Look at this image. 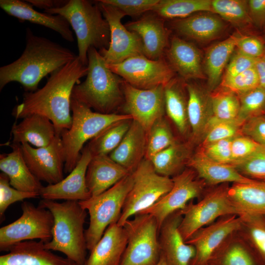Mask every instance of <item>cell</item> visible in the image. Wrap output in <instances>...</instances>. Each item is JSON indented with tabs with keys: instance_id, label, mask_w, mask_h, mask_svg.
Returning <instances> with one entry per match:
<instances>
[{
	"instance_id": "cell-39",
	"label": "cell",
	"mask_w": 265,
	"mask_h": 265,
	"mask_svg": "<svg viewBox=\"0 0 265 265\" xmlns=\"http://www.w3.org/2000/svg\"><path fill=\"white\" fill-rule=\"evenodd\" d=\"M132 120L128 119L117 122L92 139L87 147L92 156L110 154L123 139Z\"/></svg>"
},
{
	"instance_id": "cell-47",
	"label": "cell",
	"mask_w": 265,
	"mask_h": 265,
	"mask_svg": "<svg viewBox=\"0 0 265 265\" xmlns=\"http://www.w3.org/2000/svg\"><path fill=\"white\" fill-rule=\"evenodd\" d=\"M40 196L36 192H25L13 187L10 184L8 176L3 173L0 174V216L2 217L9 206L16 202L25 199L37 198Z\"/></svg>"
},
{
	"instance_id": "cell-44",
	"label": "cell",
	"mask_w": 265,
	"mask_h": 265,
	"mask_svg": "<svg viewBox=\"0 0 265 265\" xmlns=\"http://www.w3.org/2000/svg\"><path fill=\"white\" fill-rule=\"evenodd\" d=\"M242 124L238 119L231 121H219L212 117L203 138L202 146L232 138L240 134V130Z\"/></svg>"
},
{
	"instance_id": "cell-60",
	"label": "cell",
	"mask_w": 265,
	"mask_h": 265,
	"mask_svg": "<svg viewBox=\"0 0 265 265\" xmlns=\"http://www.w3.org/2000/svg\"><path fill=\"white\" fill-rule=\"evenodd\" d=\"M263 181H265V180H264Z\"/></svg>"
},
{
	"instance_id": "cell-2",
	"label": "cell",
	"mask_w": 265,
	"mask_h": 265,
	"mask_svg": "<svg viewBox=\"0 0 265 265\" xmlns=\"http://www.w3.org/2000/svg\"><path fill=\"white\" fill-rule=\"evenodd\" d=\"M26 47L21 56L0 68V90L9 83H20L26 92L38 89L41 80L78 55L61 45L26 29Z\"/></svg>"
},
{
	"instance_id": "cell-34",
	"label": "cell",
	"mask_w": 265,
	"mask_h": 265,
	"mask_svg": "<svg viewBox=\"0 0 265 265\" xmlns=\"http://www.w3.org/2000/svg\"><path fill=\"white\" fill-rule=\"evenodd\" d=\"M242 35L236 33L217 43L207 50L204 70L208 78V90H213L221 80L223 69Z\"/></svg>"
},
{
	"instance_id": "cell-16",
	"label": "cell",
	"mask_w": 265,
	"mask_h": 265,
	"mask_svg": "<svg viewBox=\"0 0 265 265\" xmlns=\"http://www.w3.org/2000/svg\"><path fill=\"white\" fill-rule=\"evenodd\" d=\"M20 148L28 168L40 181L53 185L64 178L65 155L60 135L46 147L33 148L24 143L20 144Z\"/></svg>"
},
{
	"instance_id": "cell-29",
	"label": "cell",
	"mask_w": 265,
	"mask_h": 265,
	"mask_svg": "<svg viewBox=\"0 0 265 265\" xmlns=\"http://www.w3.org/2000/svg\"><path fill=\"white\" fill-rule=\"evenodd\" d=\"M147 137L144 129L132 120L123 139L109 157L132 173L145 157Z\"/></svg>"
},
{
	"instance_id": "cell-26",
	"label": "cell",
	"mask_w": 265,
	"mask_h": 265,
	"mask_svg": "<svg viewBox=\"0 0 265 265\" xmlns=\"http://www.w3.org/2000/svg\"><path fill=\"white\" fill-rule=\"evenodd\" d=\"M13 144L27 143L37 148L50 145L57 135L52 122L48 118L32 114L20 123H14L11 129Z\"/></svg>"
},
{
	"instance_id": "cell-31",
	"label": "cell",
	"mask_w": 265,
	"mask_h": 265,
	"mask_svg": "<svg viewBox=\"0 0 265 265\" xmlns=\"http://www.w3.org/2000/svg\"><path fill=\"white\" fill-rule=\"evenodd\" d=\"M224 26L222 19L211 12L191 15L173 24L180 35L199 42L215 38L222 31Z\"/></svg>"
},
{
	"instance_id": "cell-1",
	"label": "cell",
	"mask_w": 265,
	"mask_h": 265,
	"mask_svg": "<svg viewBox=\"0 0 265 265\" xmlns=\"http://www.w3.org/2000/svg\"><path fill=\"white\" fill-rule=\"evenodd\" d=\"M87 66L77 56L53 72L42 88L25 93L22 102L13 109V116L16 119L32 114L45 116L52 122L57 135H60L71 126L72 91L80 80L87 75Z\"/></svg>"
},
{
	"instance_id": "cell-53",
	"label": "cell",
	"mask_w": 265,
	"mask_h": 265,
	"mask_svg": "<svg viewBox=\"0 0 265 265\" xmlns=\"http://www.w3.org/2000/svg\"><path fill=\"white\" fill-rule=\"evenodd\" d=\"M236 48L238 51L255 59L261 57L265 52L263 42L259 38L252 36H242Z\"/></svg>"
},
{
	"instance_id": "cell-46",
	"label": "cell",
	"mask_w": 265,
	"mask_h": 265,
	"mask_svg": "<svg viewBox=\"0 0 265 265\" xmlns=\"http://www.w3.org/2000/svg\"><path fill=\"white\" fill-rule=\"evenodd\" d=\"M221 85L238 95L260 86L259 78L254 67L229 78L222 79Z\"/></svg>"
},
{
	"instance_id": "cell-22",
	"label": "cell",
	"mask_w": 265,
	"mask_h": 265,
	"mask_svg": "<svg viewBox=\"0 0 265 265\" xmlns=\"http://www.w3.org/2000/svg\"><path fill=\"white\" fill-rule=\"evenodd\" d=\"M0 7L7 14L21 21L44 26L57 32L67 41H74L70 25L62 16L39 12L28 2L20 0H0Z\"/></svg>"
},
{
	"instance_id": "cell-58",
	"label": "cell",
	"mask_w": 265,
	"mask_h": 265,
	"mask_svg": "<svg viewBox=\"0 0 265 265\" xmlns=\"http://www.w3.org/2000/svg\"></svg>"
},
{
	"instance_id": "cell-50",
	"label": "cell",
	"mask_w": 265,
	"mask_h": 265,
	"mask_svg": "<svg viewBox=\"0 0 265 265\" xmlns=\"http://www.w3.org/2000/svg\"><path fill=\"white\" fill-rule=\"evenodd\" d=\"M240 133L265 147V116L260 115L246 120L241 126Z\"/></svg>"
},
{
	"instance_id": "cell-13",
	"label": "cell",
	"mask_w": 265,
	"mask_h": 265,
	"mask_svg": "<svg viewBox=\"0 0 265 265\" xmlns=\"http://www.w3.org/2000/svg\"><path fill=\"white\" fill-rule=\"evenodd\" d=\"M110 28V43L107 49L98 51L107 64L119 63L133 56L143 54L140 37L122 24L125 15L115 7L97 0Z\"/></svg>"
},
{
	"instance_id": "cell-32",
	"label": "cell",
	"mask_w": 265,
	"mask_h": 265,
	"mask_svg": "<svg viewBox=\"0 0 265 265\" xmlns=\"http://www.w3.org/2000/svg\"><path fill=\"white\" fill-rule=\"evenodd\" d=\"M228 194L241 214L250 213L265 215V181L253 179L248 183H234L229 187Z\"/></svg>"
},
{
	"instance_id": "cell-59",
	"label": "cell",
	"mask_w": 265,
	"mask_h": 265,
	"mask_svg": "<svg viewBox=\"0 0 265 265\" xmlns=\"http://www.w3.org/2000/svg\"><path fill=\"white\" fill-rule=\"evenodd\" d=\"M86 265V263H85L84 265Z\"/></svg>"
},
{
	"instance_id": "cell-14",
	"label": "cell",
	"mask_w": 265,
	"mask_h": 265,
	"mask_svg": "<svg viewBox=\"0 0 265 265\" xmlns=\"http://www.w3.org/2000/svg\"><path fill=\"white\" fill-rule=\"evenodd\" d=\"M191 168L186 169L172 179L171 190L153 205L140 213L154 216L159 229L165 219L172 213L182 210L191 200L200 196L206 183L196 178Z\"/></svg>"
},
{
	"instance_id": "cell-27",
	"label": "cell",
	"mask_w": 265,
	"mask_h": 265,
	"mask_svg": "<svg viewBox=\"0 0 265 265\" xmlns=\"http://www.w3.org/2000/svg\"><path fill=\"white\" fill-rule=\"evenodd\" d=\"M187 165L199 179L211 185L228 182L246 183L253 180L242 175L232 164L221 163L210 159L200 149L191 156Z\"/></svg>"
},
{
	"instance_id": "cell-7",
	"label": "cell",
	"mask_w": 265,
	"mask_h": 265,
	"mask_svg": "<svg viewBox=\"0 0 265 265\" xmlns=\"http://www.w3.org/2000/svg\"><path fill=\"white\" fill-rule=\"evenodd\" d=\"M132 184L133 177L131 173L101 194L79 201L81 207L89 214V224L85 231V236L87 250L90 252L109 225L118 222Z\"/></svg>"
},
{
	"instance_id": "cell-4",
	"label": "cell",
	"mask_w": 265,
	"mask_h": 265,
	"mask_svg": "<svg viewBox=\"0 0 265 265\" xmlns=\"http://www.w3.org/2000/svg\"><path fill=\"white\" fill-rule=\"evenodd\" d=\"M88 72L85 80L76 84L71 98L104 114L114 111L123 103L122 82L112 72L99 51L90 47L87 52Z\"/></svg>"
},
{
	"instance_id": "cell-41",
	"label": "cell",
	"mask_w": 265,
	"mask_h": 265,
	"mask_svg": "<svg viewBox=\"0 0 265 265\" xmlns=\"http://www.w3.org/2000/svg\"><path fill=\"white\" fill-rule=\"evenodd\" d=\"M213 116L219 121H231L238 119L240 102L238 95L224 88L211 94Z\"/></svg>"
},
{
	"instance_id": "cell-21",
	"label": "cell",
	"mask_w": 265,
	"mask_h": 265,
	"mask_svg": "<svg viewBox=\"0 0 265 265\" xmlns=\"http://www.w3.org/2000/svg\"><path fill=\"white\" fill-rule=\"evenodd\" d=\"M0 265H77L66 257L46 249L41 241L17 243L0 256Z\"/></svg>"
},
{
	"instance_id": "cell-8",
	"label": "cell",
	"mask_w": 265,
	"mask_h": 265,
	"mask_svg": "<svg viewBox=\"0 0 265 265\" xmlns=\"http://www.w3.org/2000/svg\"><path fill=\"white\" fill-rule=\"evenodd\" d=\"M132 186L125 200L117 224L123 226L132 216L149 208L172 188L170 177L155 170L151 161L144 158L132 172Z\"/></svg>"
},
{
	"instance_id": "cell-33",
	"label": "cell",
	"mask_w": 265,
	"mask_h": 265,
	"mask_svg": "<svg viewBox=\"0 0 265 265\" xmlns=\"http://www.w3.org/2000/svg\"><path fill=\"white\" fill-rule=\"evenodd\" d=\"M208 265H263L238 232L230 236L217 249Z\"/></svg>"
},
{
	"instance_id": "cell-43",
	"label": "cell",
	"mask_w": 265,
	"mask_h": 265,
	"mask_svg": "<svg viewBox=\"0 0 265 265\" xmlns=\"http://www.w3.org/2000/svg\"><path fill=\"white\" fill-rule=\"evenodd\" d=\"M238 96L240 108L238 119L242 123L265 111V89L260 86Z\"/></svg>"
},
{
	"instance_id": "cell-57",
	"label": "cell",
	"mask_w": 265,
	"mask_h": 265,
	"mask_svg": "<svg viewBox=\"0 0 265 265\" xmlns=\"http://www.w3.org/2000/svg\"><path fill=\"white\" fill-rule=\"evenodd\" d=\"M156 265H166L163 256L161 254L160 259Z\"/></svg>"
},
{
	"instance_id": "cell-20",
	"label": "cell",
	"mask_w": 265,
	"mask_h": 265,
	"mask_svg": "<svg viewBox=\"0 0 265 265\" xmlns=\"http://www.w3.org/2000/svg\"><path fill=\"white\" fill-rule=\"evenodd\" d=\"M125 26L141 38L143 55L152 60L164 57L169 44V31L163 19L151 11L136 21L127 23Z\"/></svg>"
},
{
	"instance_id": "cell-5",
	"label": "cell",
	"mask_w": 265,
	"mask_h": 265,
	"mask_svg": "<svg viewBox=\"0 0 265 265\" xmlns=\"http://www.w3.org/2000/svg\"><path fill=\"white\" fill-rule=\"evenodd\" d=\"M65 18L75 33L78 57L87 66V52L90 47L100 51L107 49L110 43V28L98 1L69 0L63 6L44 11Z\"/></svg>"
},
{
	"instance_id": "cell-24",
	"label": "cell",
	"mask_w": 265,
	"mask_h": 265,
	"mask_svg": "<svg viewBox=\"0 0 265 265\" xmlns=\"http://www.w3.org/2000/svg\"><path fill=\"white\" fill-rule=\"evenodd\" d=\"M130 173L108 155L92 156L86 174L91 197L105 192Z\"/></svg>"
},
{
	"instance_id": "cell-35",
	"label": "cell",
	"mask_w": 265,
	"mask_h": 265,
	"mask_svg": "<svg viewBox=\"0 0 265 265\" xmlns=\"http://www.w3.org/2000/svg\"><path fill=\"white\" fill-rule=\"evenodd\" d=\"M185 89L186 83L173 78L164 86L165 111L180 132L186 133L189 127L187 117V101Z\"/></svg>"
},
{
	"instance_id": "cell-9",
	"label": "cell",
	"mask_w": 265,
	"mask_h": 265,
	"mask_svg": "<svg viewBox=\"0 0 265 265\" xmlns=\"http://www.w3.org/2000/svg\"><path fill=\"white\" fill-rule=\"evenodd\" d=\"M127 235V245L120 265H156L161 257L159 228L154 216L138 213L122 226Z\"/></svg>"
},
{
	"instance_id": "cell-38",
	"label": "cell",
	"mask_w": 265,
	"mask_h": 265,
	"mask_svg": "<svg viewBox=\"0 0 265 265\" xmlns=\"http://www.w3.org/2000/svg\"><path fill=\"white\" fill-rule=\"evenodd\" d=\"M200 11L212 13L211 0H159L152 12L162 19H183Z\"/></svg>"
},
{
	"instance_id": "cell-11",
	"label": "cell",
	"mask_w": 265,
	"mask_h": 265,
	"mask_svg": "<svg viewBox=\"0 0 265 265\" xmlns=\"http://www.w3.org/2000/svg\"><path fill=\"white\" fill-rule=\"evenodd\" d=\"M22 214L14 222L0 229V250L8 252L15 244L38 239L44 243L52 238L53 217L48 209L31 203L21 205Z\"/></svg>"
},
{
	"instance_id": "cell-42",
	"label": "cell",
	"mask_w": 265,
	"mask_h": 265,
	"mask_svg": "<svg viewBox=\"0 0 265 265\" xmlns=\"http://www.w3.org/2000/svg\"><path fill=\"white\" fill-rule=\"evenodd\" d=\"M169 124L163 116L155 121L147 133L145 158L154 156L176 143Z\"/></svg>"
},
{
	"instance_id": "cell-30",
	"label": "cell",
	"mask_w": 265,
	"mask_h": 265,
	"mask_svg": "<svg viewBox=\"0 0 265 265\" xmlns=\"http://www.w3.org/2000/svg\"><path fill=\"white\" fill-rule=\"evenodd\" d=\"M188 95L187 117L193 139H203L212 118L211 94L198 85L186 83Z\"/></svg>"
},
{
	"instance_id": "cell-54",
	"label": "cell",
	"mask_w": 265,
	"mask_h": 265,
	"mask_svg": "<svg viewBox=\"0 0 265 265\" xmlns=\"http://www.w3.org/2000/svg\"><path fill=\"white\" fill-rule=\"evenodd\" d=\"M251 22L260 28H265V0L248 1Z\"/></svg>"
},
{
	"instance_id": "cell-23",
	"label": "cell",
	"mask_w": 265,
	"mask_h": 265,
	"mask_svg": "<svg viewBox=\"0 0 265 265\" xmlns=\"http://www.w3.org/2000/svg\"><path fill=\"white\" fill-rule=\"evenodd\" d=\"M164 54L170 66L184 80L204 78L201 53L193 44L174 36Z\"/></svg>"
},
{
	"instance_id": "cell-15",
	"label": "cell",
	"mask_w": 265,
	"mask_h": 265,
	"mask_svg": "<svg viewBox=\"0 0 265 265\" xmlns=\"http://www.w3.org/2000/svg\"><path fill=\"white\" fill-rule=\"evenodd\" d=\"M122 89L123 114L130 115L147 134L153 124L163 117L165 111L164 86L149 89H139L123 80Z\"/></svg>"
},
{
	"instance_id": "cell-6",
	"label": "cell",
	"mask_w": 265,
	"mask_h": 265,
	"mask_svg": "<svg viewBox=\"0 0 265 265\" xmlns=\"http://www.w3.org/2000/svg\"><path fill=\"white\" fill-rule=\"evenodd\" d=\"M72 125L60 136L65 155L64 171L70 173L76 166L84 143L95 137L111 125L120 121L132 119L124 114H104L94 112L91 108L71 98Z\"/></svg>"
},
{
	"instance_id": "cell-18",
	"label": "cell",
	"mask_w": 265,
	"mask_h": 265,
	"mask_svg": "<svg viewBox=\"0 0 265 265\" xmlns=\"http://www.w3.org/2000/svg\"><path fill=\"white\" fill-rule=\"evenodd\" d=\"M92 155L86 146L81 151L74 169L59 182L42 188L40 196L46 200L82 201L91 197L86 182V174Z\"/></svg>"
},
{
	"instance_id": "cell-45",
	"label": "cell",
	"mask_w": 265,
	"mask_h": 265,
	"mask_svg": "<svg viewBox=\"0 0 265 265\" xmlns=\"http://www.w3.org/2000/svg\"><path fill=\"white\" fill-rule=\"evenodd\" d=\"M232 165L246 177L265 180V147L261 146L247 157Z\"/></svg>"
},
{
	"instance_id": "cell-28",
	"label": "cell",
	"mask_w": 265,
	"mask_h": 265,
	"mask_svg": "<svg viewBox=\"0 0 265 265\" xmlns=\"http://www.w3.org/2000/svg\"><path fill=\"white\" fill-rule=\"evenodd\" d=\"M11 146V152L0 155V170L8 176L13 187L23 191L40 193L43 186L26 164L20 144H12Z\"/></svg>"
},
{
	"instance_id": "cell-37",
	"label": "cell",
	"mask_w": 265,
	"mask_h": 265,
	"mask_svg": "<svg viewBox=\"0 0 265 265\" xmlns=\"http://www.w3.org/2000/svg\"><path fill=\"white\" fill-rule=\"evenodd\" d=\"M241 227L238 232L265 265V215L243 213L239 215Z\"/></svg>"
},
{
	"instance_id": "cell-19",
	"label": "cell",
	"mask_w": 265,
	"mask_h": 265,
	"mask_svg": "<svg viewBox=\"0 0 265 265\" xmlns=\"http://www.w3.org/2000/svg\"><path fill=\"white\" fill-rule=\"evenodd\" d=\"M182 217L180 211L172 213L159 229L161 254L166 265H190L195 255L194 247L185 241L179 231Z\"/></svg>"
},
{
	"instance_id": "cell-3",
	"label": "cell",
	"mask_w": 265,
	"mask_h": 265,
	"mask_svg": "<svg viewBox=\"0 0 265 265\" xmlns=\"http://www.w3.org/2000/svg\"><path fill=\"white\" fill-rule=\"evenodd\" d=\"M39 206L49 210L53 217L52 239L45 243L46 249L58 251L77 265L86 262L87 250L84 224L87 211L79 201L41 200Z\"/></svg>"
},
{
	"instance_id": "cell-55",
	"label": "cell",
	"mask_w": 265,
	"mask_h": 265,
	"mask_svg": "<svg viewBox=\"0 0 265 265\" xmlns=\"http://www.w3.org/2000/svg\"><path fill=\"white\" fill-rule=\"evenodd\" d=\"M26 2L44 11L57 8L64 6L68 0H26Z\"/></svg>"
},
{
	"instance_id": "cell-48",
	"label": "cell",
	"mask_w": 265,
	"mask_h": 265,
	"mask_svg": "<svg viewBox=\"0 0 265 265\" xmlns=\"http://www.w3.org/2000/svg\"><path fill=\"white\" fill-rule=\"evenodd\" d=\"M99 1L115 7L125 16H137L152 11L159 0H100Z\"/></svg>"
},
{
	"instance_id": "cell-25",
	"label": "cell",
	"mask_w": 265,
	"mask_h": 265,
	"mask_svg": "<svg viewBox=\"0 0 265 265\" xmlns=\"http://www.w3.org/2000/svg\"><path fill=\"white\" fill-rule=\"evenodd\" d=\"M123 226L114 222L106 228L101 238L90 251L86 265H120L127 245Z\"/></svg>"
},
{
	"instance_id": "cell-51",
	"label": "cell",
	"mask_w": 265,
	"mask_h": 265,
	"mask_svg": "<svg viewBox=\"0 0 265 265\" xmlns=\"http://www.w3.org/2000/svg\"><path fill=\"white\" fill-rule=\"evenodd\" d=\"M261 146L249 137L241 134L233 137L231 142L232 164L247 157Z\"/></svg>"
},
{
	"instance_id": "cell-40",
	"label": "cell",
	"mask_w": 265,
	"mask_h": 265,
	"mask_svg": "<svg viewBox=\"0 0 265 265\" xmlns=\"http://www.w3.org/2000/svg\"><path fill=\"white\" fill-rule=\"evenodd\" d=\"M212 13L236 26L243 27L250 24L248 1L212 0Z\"/></svg>"
},
{
	"instance_id": "cell-12",
	"label": "cell",
	"mask_w": 265,
	"mask_h": 265,
	"mask_svg": "<svg viewBox=\"0 0 265 265\" xmlns=\"http://www.w3.org/2000/svg\"><path fill=\"white\" fill-rule=\"evenodd\" d=\"M107 66L124 81L134 87L142 89L164 86L175 75V72L164 57L152 60L143 54L133 56L119 63Z\"/></svg>"
},
{
	"instance_id": "cell-52",
	"label": "cell",
	"mask_w": 265,
	"mask_h": 265,
	"mask_svg": "<svg viewBox=\"0 0 265 265\" xmlns=\"http://www.w3.org/2000/svg\"><path fill=\"white\" fill-rule=\"evenodd\" d=\"M256 60L238 50L228 64L222 79L232 78L254 67Z\"/></svg>"
},
{
	"instance_id": "cell-17",
	"label": "cell",
	"mask_w": 265,
	"mask_h": 265,
	"mask_svg": "<svg viewBox=\"0 0 265 265\" xmlns=\"http://www.w3.org/2000/svg\"><path fill=\"white\" fill-rule=\"evenodd\" d=\"M241 227L238 215H229L218 218L213 223L196 231L186 242L195 248V255L190 265H208L213 254L231 235Z\"/></svg>"
},
{
	"instance_id": "cell-49",
	"label": "cell",
	"mask_w": 265,
	"mask_h": 265,
	"mask_svg": "<svg viewBox=\"0 0 265 265\" xmlns=\"http://www.w3.org/2000/svg\"><path fill=\"white\" fill-rule=\"evenodd\" d=\"M232 138L221 140L202 146L200 150L207 157L216 162L232 164Z\"/></svg>"
},
{
	"instance_id": "cell-10",
	"label": "cell",
	"mask_w": 265,
	"mask_h": 265,
	"mask_svg": "<svg viewBox=\"0 0 265 265\" xmlns=\"http://www.w3.org/2000/svg\"><path fill=\"white\" fill-rule=\"evenodd\" d=\"M229 187L222 185L206 193L198 203L190 201L180 210L183 217L178 229L185 241L198 230L220 217L241 214L230 198Z\"/></svg>"
},
{
	"instance_id": "cell-56",
	"label": "cell",
	"mask_w": 265,
	"mask_h": 265,
	"mask_svg": "<svg viewBox=\"0 0 265 265\" xmlns=\"http://www.w3.org/2000/svg\"><path fill=\"white\" fill-rule=\"evenodd\" d=\"M254 68L259 78L260 86L265 89V52L256 59Z\"/></svg>"
},
{
	"instance_id": "cell-36",
	"label": "cell",
	"mask_w": 265,
	"mask_h": 265,
	"mask_svg": "<svg viewBox=\"0 0 265 265\" xmlns=\"http://www.w3.org/2000/svg\"><path fill=\"white\" fill-rule=\"evenodd\" d=\"M188 144L178 143L158 153L150 159L156 171L160 175L170 177L180 173L191 156Z\"/></svg>"
}]
</instances>
